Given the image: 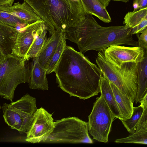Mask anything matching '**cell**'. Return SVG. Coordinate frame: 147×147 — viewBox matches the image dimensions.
<instances>
[{
  "label": "cell",
  "mask_w": 147,
  "mask_h": 147,
  "mask_svg": "<svg viewBox=\"0 0 147 147\" xmlns=\"http://www.w3.org/2000/svg\"><path fill=\"white\" fill-rule=\"evenodd\" d=\"M88 123L75 117L54 122L52 132L44 143L92 144L88 134Z\"/></svg>",
  "instance_id": "cell-6"
},
{
  "label": "cell",
  "mask_w": 147,
  "mask_h": 147,
  "mask_svg": "<svg viewBox=\"0 0 147 147\" xmlns=\"http://www.w3.org/2000/svg\"><path fill=\"white\" fill-rule=\"evenodd\" d=\"M54 125L51 114L42 107L37 109L33 114L30 128L26 133L25 141L32 143L44 142L53 131Z\"/></svg>",
  "instance_id": "cell-8"
},
{
  "label": "cell",
  "mask_w": 147,
  "mask_h": 147,
  "mask_svg": "<svg viewBox=\"0 0 147 147\" xmlns=\"http://www.w3.org/2000/svg\"><path fill=\"white\" fill-rule=\"evenodd\" d=\"M100 93L115 118L120 120H122L110 82L108 79L103 75L100 82Z\"/></svg>",
  "instance_id": "cell-17"
},
{
  "label": "cell",
  "mask_w": 147,
  "mask_h": 147,
  "mask_svg": "<svg viewBox=\"0 0 147 147\" xmlns=\"http://www.w3.org/2000/svg\"><path fill=\"white\" fill-rule=\"evenodd\" d=\"M140 33L137 34L138 38V46L147 49V28L142 31Z\"/></svg>",
  "instance_id": "cell-25"
},
{
  "label": "cell",
  "mask_w": 147,
  "mask_h": 147,
  "mask_svg": "<svg viewBox=\"0 0 147 147\" xmlns=\"http://www.w3.org/2000/svg\"><path fill=\"white\" fill-rule=\"evenodd\" d=\"M96 62L102 75L129 97L134 103L137 90L138 63H123L120 67H115L106 59L103 50L98 52Z\"/></svg>",
  "instance_id": "cell-3"
},
{
  "label": "cell",
  "mask_w": 147,
  "mask_h": 147,
  "mask_svg": "<svg viewBox=\"0 0 147 147\" xmlns=\"http://www.w3.org/2000/svg\"><path fill=\"white\" fill-rule=\"evenodd\" d=\"M54 72L59 87L70 96L85 100L100 92V69L71 46L65 47Z\"/></svg>",
  "instance_id": "cell-1"
},
{
  "label": "cell",
  "mask_w": 147,
  "mask_h": 147,
  "mask_svg": "<svg viewBox=\"0 0 147 147\" xmlns=\"http://www.w3.org/2000/svg\"><path fill=\"white\" fill-rule=\"evenodd\" d=\"M15 0H0V7L11 6Z\"/></svg>",
  "instance_id": "cell-27"
},
{
  "label": "cell",
  "mask_w": 147,
  "mask_h": 147,
  "mask_svg": "<svg viewBox=\"0 0 147 147\" xmlns=\"http://www.w3.org/2000/svg\"><path fill=\"white\" fill-rule=\"evenodd\" d=\"M5 56V55L2 53L0 49V61Z\"/></svg>",
  "instance_id": "cell-32"
},
{
  "label": "cell",
  "mask_w": 147,
  "mask_h": 147,
  "mask_svg": "<svg viewBox=\"0 0 147 147\" xmlns=\"http://www.w3.org/2000/svg\"><path fill=\"white\" fill-rule=\"evenodd\" d=\"M88 13L94 16L102 22H110L111 17L106 9L98 0H82Z\"/></svg>",
  "instance_id": "cell-18"
},
{
  "label": "cell",
  "mask_w": 147,
  "mask_h": 147,
  "mask_svg": "<svg viewBox=\"0 0 147 147\" xmlns=\"http://www.w3.org/2000/svg\"><path fill=\"white\" fill-rule=\"evenodd\" d=\"M5 122L20 133H26L31 126L33 114L36 111V99L27 94L10 104L4 103L1 107Z\"/></svg>",
  "instance_id": "cell-5"
},
{
  "label": "cell",
  "mask_w": 147,
  "mask_h": 147,
  "mask_svg": "<svg viewBox=\"0 0 147 147\" xmlns=\"http://www.w3.org/2000/svg\"><path fill=\"white\" fill-rule=\"evenodd\" d=\"M144 50V60L138 63V86L134 101L136 104L147 93V49Z\"/></svg>",
  "instance_id": "cell-15"
},
{
  "label": "cell",
  "mask_w": 147,
  "mask_h": 147,
  "mask_svg": "<svg viewBox=\"0 0 147 147\" xmlns=\"http://www.w3.org/2000/svg\"><path fill=\"white\" fill-rule=\"evenodd\" d=\"M115 118L100 94L96 98L88 116V130L93 139L100 142H108L109 134Z\"/></svg>",
  "instance_id": "cell-7"
},
{
  "label": "cell",
  "mask_w": 147,
  "mask_h": 147,
  "mask_svg": "<svg viewBox=\"0 0 147 147\" xmlns=\"http://www.w3.org/2000/svg\"><path fill=\"white\" fill-rule=\"evenodd\" d=\"M51 33V36L46 38L39 54L36 57L39 63L46 69L49 61L61 40L64 33L55 30Z\"/></svg>",
  "instance_id": "cell-11"
},
{
  "label": "cell",
  "mask_w": 147,
  "mask_h": 147,
  "mask_svg": "<svg viewBox=\"0 0 147 147\" xmlns=\"http://www.w3.org/2000/svg\"><path fill=\"white\" fill-rule=\"evenodd\" d=\"M133 2L138 4L139 9L147 7V0H134Z\"/></svg>",
  "instance_id": "cell-28"
},
{
  "label": "cell",
  "mask_w": 147,
  "mask_h": 147,
  "mask_svg": "<svg viewBox=\"0 0 147 147\" xmlns=\"http://www.w3.org/2000/svg\"><path fill=\"white\" fill-rule=\"evenodd\" d=\"M133 7L134 9L133 11H136L139 9L138 4L136 2H133Z\"/></svg>",
  "instance_id": "cell-31"
},
{
  "label": "cell",
  "mask_w": 147,
  "mask_h": 147,
  "mask_svg": "<svg viewBox=\"0 0 147 147\" xmlns=\"http://www.w3.org/2000/svg\"><path fill=\"white\" fill-rule=\"evenodd\" d=\"M117 143H130L147 144V127L136 128L135 132L129 136L115 140Z\"/></svg>",
  "instance_id": "cell-20"
},
{
  "label": "cell",
  "mask_w": 147,
  "mask_h": 147,
  "mask_svg": "<svg viewBox=\"0 0 147 147\" xmlns=\"http://www.w3.org/2000/svg\"><path fill=\"white\" fill-rule=\"evenodd\" d=\"M0 23L20 30L29 24L23 20L0 9Z\"/></svg>",
  "instance_id": "cell-21"
},
{
  "label": "cell",
  "mask_w": 147,
  "mask_h": 147,
  "mask_svg": "<svg viewBox=\"0 0 147 147\" xmlns=\"http://www.w3.org/2000/svg\"><path fill=\"white\" fill-rule=\"evenodd\" d=\"M143 111V108L140 105L137 107H134L133 113L131 117L121 120L127 131L130 134L135 132L139 120Z\"/></svg>",
  "instance_id": "cell-24"
},
{
  "label": "cell",
  "mask_w": 147,
  "mask_h": 147,
  "mask_svg": "<svg viewBox=\"0 0 147 147\" xmlns=\"http://www.w3.org/2000/svg\"><path fill=\"white\" fill-rule=\"evenodd\" d=\"M146 19H147V7L136 11L128 12L125 16L123 23L131 29Z\"/></svg>",
  "instance_id": "cell-19"
},
{
  "label": "cell",
  "mask_w": 147,
  "mask_h": 147,
  "mask_svg": "<svg viewBox=\"0 0 147 147\" xmlns=\"http://www.w3.org/2000/svg\"><path fill=\"white\" fill-rule=\"evenodd\" d=\"M24 57L5 55L0 61V96L12 102L15 90L20 84L29 82L30 70Z\"/></svg>",
  "instance_id": "cell-4"
},
{
  "label": "cell",
  "mask_w": 147,
  "mask_h": 147,
  "mask_svg": "<svg viewBox=\"0 0 147 147\" xmlns=\"http://www.w3.org/2000/svg\"><path fill=\"white\" fill-rule=\"evenodd\" d=\"M74 0L76 1H79V0Z\"/></svg>",
  "instance_id": "cell-35"
},
{
  "label": "cell",
  "mask_w": 147,
  "mask_h": 147,
  "mask_svg": "<svg viewBox=\"0 0 147 147\" xmlns=\"http://www.w3.org/2000/svg\"><path fill=\"white\" fill-rule=\"evenodd\" d=\"M66 40L64 33L55 51L49 61L47 69V74H49L54 71L59 59L66 46Z\"/></svg>",
  "instance_id": "cell-22"
},
{
  "label": "cell",
  "mask_w": 147,
  "mask_h": 147,
  "mask_svg": "<svg viewBox=\"0 0 147 147\" xmlns=\"http://www.w3.org/2000/svg\"><path fill=\"white\" fill-rule=\"evenodd\" d=\"M114 1H121L124 2H128L129 0H111Z\"/></svg>",
  "instance_id": "cell-33"
},
{
  "label": "cell",
  "mask_w": 147,
  "mask_h": 147,
  "mask_svg": "<svg viewBox=\"0 0 147 147\" xmlns=\"http://www.w3.org/2000/svg\"><path fill=\"white\" fill-rule=\"evenodd\" d=\"M147 19L143 20L137 26L131 29V33L132 35L139 34L142 31L147 28Z\"/></svg>",
  "instance_id": "cell-26"
},
{
  "label": "cell",
  "mask_w": 147,
  "mask_h": 147,
  "mask_svg": "<svg viewBox=\"0 0 147 147\" xmlns=\"http://www.w3.org/2000/svg\"><path fill=\"white\" fill-rule=\"evenodd\" d=\"M47 72V69L39 63L36 58H33L30 72V88L34 90H48L49 87L46 76Z\"/></svg>",
  "instance_id": "cell-12"
},
{
  "label": "cell",
  "mask_w": 147,
  "mask_h": 147,
  "mask_svg": "<svg viewBox=\"0 0 147 147\" xmlns=\"http://www.w3.org/2000/svg\"><path fill=\"white\" fill-rule=\"evenodd\" d=\"M47 27L41 22H36L28 25L18 32L12 55L25 57L35 40Z\"/></svg>",
  "instance_id": "cell-10"
},
{
  "label": "cell",
  "mask_w": 147,
  "mask_h": 147,
  "mask_svg": "<svg viewBox=\"0 0 147 147\" xmlns=\"http://www.w3.org/2000/svg\"><path fill=\"white\" fill-rule=\"evenodd\" d=\"M109 82L122 120L130 118L133 113L134 103L129 97L121 91L113 83Z\"/></svg>",
  "instance_id": "cell-16"
},
{
  "label": "cell",
  "mask_w": 147,
  "mask_h": 147,
  "mask_svg": "<svg viewBox=\"0 0 147 147\" xmlns=\"http://www.w3.org/2000/svg\"><path fill=\"white\" fill-rule=\"evenodd\" d=\"M106 59L113 65L121 67L123 63L142 61L144 58L143 48L137 47H131L118 45H111L103 50Z\"/></svg>",
  "instance_id": "cell-9"
},
{
  "label": "cell",
  "mask_w": 147,
  "mask_h": 147,
  "mask_svg": "<svg viewBox=\"0 0 147 147\" xmlns=\"http://www.w3.org/2000/svg\"><path fill=\"white\" fill-rule=\"evenodd\" d=\"M19 30L0 23V49L5 55H12Z\"/></svg>",
  "instance_id": "cell-14"
},
{
  "label": "cell",
  "mask_w": 147,
  "mask_h": 147,
  "mask_svg": "<svg viewBox=\"0 0 147 147\" xmlns=\"http://www.w3.org/2000/svg\"><path fill=\"white\" fill-rule=\"evenodd\" d=\"M144 110L147 109V93L146 94L139 102Z\"/></svg>",
  "instance_id": "cell-29"
},
{
  "label": "cell",
  "mask_w": 147,
  "mask_h": 147,
  "mask_svg": "<svg viewBox=\"0 0 147 147\" xmlns=\"http://www.w3.org/2000/svg\"><path fill=\"white\" fill-rule=\"evenodd\" d=\"M0 9L23 20L29 24L36 22V20L34 11L24 1L22 3L18 2L11 6L0 7Z\"/></svg>",
  "instance_id": "cell-13"
},
{
  "label": "cell",
  "mask_w": 147,
  "mask_h": 147,
  "mask_svg": "<svg viewBox=\"0 0 147 147\" xmlns=\"http://www.w3.org/2000/svg\"><path fill=\"white\" fill-rule=\"evenodd\" d=\"M98 1L106 8L109 5L111 0H98Z\"/></svg>",
  "instance_id": "cell-30"
},
{
  "label": "cell",
  "mask_w": 147,
  "mask_h": 147,
  "mask_svg": "<svg viewBox=\"0 0 147 147\" xmlns=\"http://www.w3.org/2000/svg\"><path fill=\"white\" fill-rule=\"evenodd\" d=\"M47 29H45L33 42L24 57L26 60L36 57L39 55L47 38L46 31Z\"/></svg>",
  "instance_id": "cell-23"
},
{
  "label": "cell",
  "mask_w": 147,
  "mask_h": 147,
  "mask_svg": "<svg viewBox=\"0 0 147 147\" xmlns=\"http://www.w3.org/2000/svg\"><path fill=\"white\" fill-rule=\"evenodd\" d=\"M1 107L0 104V112L1 111Z\"/></svg>",
  "instance_id": "cell-34"
},
{
  "label": "cell",
  "mask_w": 147,
  "mask_h": 147,
  "mask_svg": "<svg viewBox=\"0 0 147 147\" xmlns=\"http://www.w3.org/2000/svg\"><path fill=\"white\" fill-rule=\"evenodd\" d=\"M131 30L125 25L101 26L87 13L84 20L68 28L64 34L66 39L76 43L80 51L85 53L90 50L99 52L113 45L138 46Z\"/></svg>",
  "instance_id": "cell-2"
}]
</instances>
